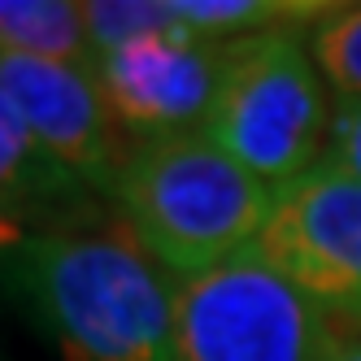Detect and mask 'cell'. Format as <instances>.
Masks as SVG:
<instances>
[{"mask_svg":"<svg viewBox=\"0 0 361 361\" xmlns=\"http://www.w3.org/2000/svg\"><path fill=\"white\" fill-rule=\"evenodd\" d=\"M0 292L61 361H174V279L131 231L44 226L0 252Z\"/></svg>","mask_w":361,"mask_h":361,"instance_id":"6da1fadb","label":"cell"},{"mask_svg":"<svg viewBox=\"0 0 361 361\" xmlns=\"http://www.w3.org/2000/svg\"><path fill=\"white\" fill-rule=\"evenodd\" d=\"M274 192L214 140L183 135L131 144L109 200L122 231H131L170 279H196L252 252L270 222Z\"/></svg>","mask_w":361,"mask_h":361,"instance_id":"7a4b0ae2","label":"cell"},{"mask_svg":"<svg viewBox=\"0 0 361 361\" xmlns=\"http://www.w3.org/2000/svg\"><path fill=\"white\" fill-rule=\"evenodd\" d=\"M92 79L126 144L200 135L240 39H204L170 0H83Z\"/></svg>","mask_w":361,"mask_h":361,"instance_id":"3957f363","label":"cell"},{"mask_svg":"<svg viewBox=\"0 0 361 361\" xmlns=\"http://www.w3.org/2000/svg\"><path fill=\"white\" fill-rule=\"evenodd\" d=\"M309 31L283 27L240 39L200 131L270 188L296 183L326 157L335 96L314 61Z\"/></svg>","mask_w":361,"mask_h":361,"instance_id":"277c9868","label":"cell"},{"mask_svg":"<svg viewBox=\"0 0 361 361\" xmlns=\"http://www.w3.org/2000/svg\"><path fill=\"white\" fill-rule=\"evenodd\" d=\"M335 344V318L252 252L174 279V361H331Z\"/></svg>","mask_w":361,"mask_h":361,"instance_id":"5b68a950","label":"cell"},{"mask_svg":"<svg viewBox=\"0 0 361 361\" xmlns=\"http://www.w3.org/2000/svg\"><path fill=\"white\" fill-rule=\"evenodd\" d=\"M252 257L331 318L361 326V183L322 161L279 188Z\"/></svg>","mask_w":361,"mask_h":361,"instance_id":"8992f818","label":"cell"},{"mask_svg":"<svg viewBox=\"0 0 361 361\" xmlns=\"http://www.w3.org/2000/svg\"><path fill=\"white\" fill-rule=\"evenodd\" d=\"M0 92L9 96L35 144L87 196L109 200L131 144L114 126L87 66L0 53Z\"/></svg>","mask_w":361,"mask_h":361,"instance_id":"52a82bcc","label":"cell"},{"mask_svg":"<svg viewBox=\"0 0 361 361\" xmlns=\"http://www.w3.org/2000/svg\"><path fill=\"white\" fill-rule=\"evenodd\" d=\"M87 192L48 157L0 92V204L35 218L39 226H66L83 209Z\"/></svg>","mask_w":361,"mask_h":361,"instance_id":"ba28073f","label":"cell"},{"mask_svg":"<svg viewBox=\"0 0 361 361\" xmlns=\"http://www.w3.org/2000/svg\"><path fill=\"white\" fill-rule=\"evenodd\" d=\"M0 53L92 70L83 0H0Z\"/></svg>","mask_w":361,"mask_h":361,"instance_id":"9c48e42d","label":"cell"},{"mask_svg":"<svg viewBox=\"0 0 361 361\" xmlns=\"http://www.w3.org/2000/svg\"><path fill=\"white\" fill-rule=\"evenodd\" d=\"M174 13L204 39H248L283 27H318L331 0H170Z\"/></svg>","mask_w":361,"mask_h":361,"instance_id":"30bf717a","label":"cell"},{"mask_svg":"<svg viewBox=\"0 0 361 361\" xmlns=\"http://www.w3.org/2000/svg\"><path fill=\"white\" fill-rule=\"evenodd\" d=\"M309 48L335 100H361V0L335 5L314 31Z\"/></svg>","mask_w":361,"mask_h":361,"instance_id":"8fae6325","label":"cell"},{"mask_svg":"<svg viewBox=\"0 0 361 361\" xmlns=\"http://www.w3.org/2000/svg\"><path fill=\"white\" fill-rule=\"evenodd\" d=\"M322 161L361 183V100H335V122Z\"/></svg>","mask_w":361,"mask_h":361,"instance_id":"7c38bea8","label":"cell"},{"mask_svg":"<svg viewBox=\"0 0 361 361\" xmlns=\"http://www.w3.org/2000/svg\"><path fill=\"white\" fill-rule=\"evenodd\" d=\"M35 231H44L35 218L9 209V204H0V252H9V248H18V244H27Z\"/></svg>","mask_w":361,"mask_h":361,"instance_id":"4fadbf2b","label":"cell"},{"mask_svg":"<svg viewBox=\"0 0 361 361\" xmlns=\"http://www.w3.org/2000/svg\"><path fill=\"white\" fill-rule=\"evenodd\" d=\"M331 361H361V335H340Z\"/></svg>","mask_w":361,"mask_h":361,"instance_id":"5bb4252c","label":"cell"}]
</instances>
